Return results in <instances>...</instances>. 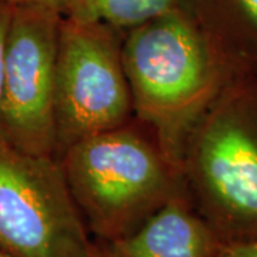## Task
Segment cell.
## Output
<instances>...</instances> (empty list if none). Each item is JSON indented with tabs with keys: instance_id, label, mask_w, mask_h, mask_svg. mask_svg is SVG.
<instances>
[{
	"instance_id": "cell-6",
	"label": "cell",
	"mask_w": 257,
	"mask_h": 257,
	"mask_svg": "<svg viewBox=\"0 0 257 257\" xmlns=\"http://www.w3.org/2000/svg\"><path fill=\"white\" fill-rule=\"evenodd\" d=\"M57 9L15 5L0 103L2 140L36 156L56 157Z\"/></svg>"
},
{
	"instance_id": "cell-12",
	"label": "cell",
	"mask_w": 257,
	"mask_h": 257,
	"mask_svg": "<svg viewBox=\"0 0 257 257\" xmlns=\"http://www.w3.org/2000/svg\"><path fill=\"white\" fill-rule=\"evenodd\" d=\"M13 5H36V6H47V8H55L59 10V8L67 3V0H8Z\"/></svg>"
},
{
	"instance_id": "cell-1",
	"label": "cell",
	"mask_w": 257,
	"mask_h": 257,
	"mask_svg": "<svg viewBox=\"0 0 257 257\" xmlns=\"http://www.w3.org/2000/svg\"><path fill=\"white\" fill-rule=\"evenodd\" d=\"M183 177L221 243L257 240V73L229 77L194 121Z\"/></svg>"
},
{
	"instance_id": "cell-4",
	"label": "cell",
	"mask_w": 257,
	"mask_h": 257,
	"mask_svg": "<svg viewBox=\"0 0 257 257\" xmlns=\"http://www.w3.org/2000/svg\"><path fill=\"white\" fill-rule=\"evenodd\" d=\"M92 248L60 162L0 139V251L10 257H90Z\"/></svg>"
},
{
	"instance_id": "cell-13",
	"label": "cell",
	"mask_w": 257,
	"mask_h": 257,
	"mask_svg": "<svg viewBox=\"0 0 257 257\" xmlns=\"http://www.w3.org/2000/svg\"><path fill=\"white\" fill-rule=\"evenodd\" d=\"M90 257H116L113 250L107 243L103 241V244H93Z\"/></svg>"
},
{
	"instance_id": "cell-14",
	"label": "cell",
	"mask_w": 257,
	"mask_h": 257,
	"mask_svg": "<svg viewBox=\"0 0 257 257\" xmlns=\"http://www.w3.org/2000/svg\"><path fill=\"white\" fill-rule=\"evenodd\" d=\"M0 257H10V256H8V254H5V253H2V251H0Z\"/></svg>"
},
{
	"instance_id": "cell-5",
	"label": "cell",
	"mask_w": 257,
	"mask_h": 257,
	"mask_svg": "<svg viewBox=\"0 0 257 257\" xmlns=\"http://www.w3.org/2000/svg\"><path fill=\"white\" fill-rule=\"evenodd\" d=\"M133 100L121 46L109 26L60 22L56 67V159L69 146L127 124Z\"/></svg>"
},
{
	"instance_id": "cell-7",
	"label": "cell",
	"mask_w": 257,
	"mask_h": 257,
	"mask_svg": "<svg viewBox=\"0 0 257 257\" xmlns=\"http://www.w3.org/2000/svg\"><path fill=\"white\" fill-rule=\"evenodd\" d=\"M107 244L116 257H217L221 241L184 190L133 233Z\"/></svg>"
},
{
	"instance_id": "cell-10",
	"label": "cell",
	"mask_w": 257,
	"mask_h": 257,
	"mask_svg": "<svg viewBox=\"0 0 257 257\" xmlns=\"http://www.w3.org/2000/svg\"><path fill=\"white\" fill-rule=\"evenodd\" d=\"M15 5L8 0H0V103H2V90H3V76H5V62H6V47L9 36L10 23L13 18ZM2 139V132H0Z\"/></svg>"
},
{
	"instance_id": "cell-2",
	"label": "cell",
	"mask_w": 257,
	"mask_h": 257,
	"mask_svg": "<svg viewBox=\"0 0 257 257\" xmlns=\"http://www.w3.org/2000/svg\"><path fill=\"white\" fill-rule=\"evenodd\" d=\"M121 60L133 110L156 128L160 146L179 165L186 130L229 76L204 33L175 10L133 29Z\"/></svg>"
},
{
	"instance_id": "cell-3",
	"label": "cell",
	"mask_w": 257,
	"mask_h": 257,
	"mask_svg": "<svg viewBox=\"0 0 257 257\" xmlns=\"http://www.w3.org/2000/svg\"><path fill=\"white\" fill-rule=\"evenodd\" d=\"M57 160L87 229L104 243L128 236L186 190L163 147L127 124L83 139Z\"/></svg>"
},
{
	"instance_id": "cell-11",
	"label": "cell",
	"mask_w": 257,
	"mask_h": 257,
	"mask_svg": "<svg viewBox=\"0 0 257 257\" xmlns=\"http://www.w3.org/2000/svg\"><path fill=\"white\" fill-rule=\"evenodd\" d=\"M217 257H257V240L241 243H221Z\"/></svg>"
},
{
	"instance_id": "cell-9",
	"label": "cell",
	"mask_w": 257,
	"mask_h": 257,
	"mask_svg": "<svg viewBox=\"0 0 257 257\" xmlns=\"http://www.w3.org/2000/svg\"><path fill=\"white\" fill-rule=\"evenodd\" d=\"M74 18L109 28H138L172 12L175 0H79Z\"/></svg>"
},
{
	"instance_id": "cell-8",
	"label": "cell",
	"mask_w": 257,
	"mask_h": 257,
	"mask_svg": "<svg viewBox=\"0 0 257 257\" xmlns=\"http://www.w3.org/2000/svg\"><path fill=\"white\" fill-rule=\"evenodd\" d=\"M223 6L204 36L229 77L257 73V0H223Z\"/></svg>"
}]
</instances>
